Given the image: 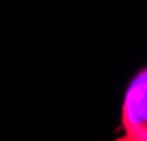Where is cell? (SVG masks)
<instances>
[{"mask_svg":"<svg viewBox=\"0 0 147 141\" xmlns=\"http://www.w3.org/2000/svg\"><path fill=\"white\" fill-rule=\"evenodd\" d=\"M122 139L147 141V69L139 70L129 82L122 104Z\"/></svg>","mask_w":147,"mask_h":141,"instance_id":"obj_1","label":"cell"}]
</instances>
